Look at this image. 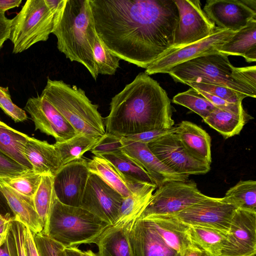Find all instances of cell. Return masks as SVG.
<instances>
[{"label": "cell", "instance_id": "44", "mask_svg": "<svg viewBox=\"0 0 256 256\" xmlns=\"http://www.w3.org/2000/svg\"><path fill=\"white\" fill-rule=\"evenodd\" d=\"M24 224L14 217L10 230L15 240L18 256H26L24 243Z\"/></svg>", "mask_w": 256, "mask_h": 256}, {"label": "cell", "instance_id": "27", "mask_svg": "<svg viewBox=\"0 0 256 256\" xmlns=\"http://www.w3.org/2000/svg\"><path fill=\"white\" fill-rule=\"evenodd\" d=\"M86 164L90 173L100 177L123 198L130 196L140 185L130 184L110 162L102 156H94L92 159H86Z\"/></svg>", "mask_w": 256, "mask_h": 256}, {"label": "cell", "instance_id": "29", "mask_svg": "<svg viewBox=\"0 0 256 256\" xmlns=\"http://www.w3.org/2000/svg\"><path fill=\"white\" fill-rule=\"evenodd\" d=\"M100 156L110 162L130 184L134 185L148 184L156 186L149 174L122 150L103 154Z\"/></svg>", "mask_w": 256, "mask_h": 256}, {"label": "cell", "instance_id": "13", "mask_svg": "<svg viewBox=\"0 0 256 256\" xmlns=\"http://www.w3.org/2000/svg\"><path fill=\"white\" fill-rule=\"evenodd\" d=\"M123 198L119 192L100 177L90 173L81 207L111 225L118 218Z\"/></svg>", "mask_w": 256, "mask_h": 256}, {"label": "cell", "instance_id": "38", "mask_svg": "<svg viewBox=\"0 0 256 256\" xmlns=\"http://www.w3.org/2000/svg\"><path fill=\"white\" fill-rule=\"evenodd\" d=\"M184 84L196 90L212 94L230 103L242 102V100L246 98L245 96L224 86L192 82H186Z\"/></svg>", "mask_w": 256, "mask_h": 256}, {"label": "cell", "instance_id": "46", "mask_svg": "<svg viewBox=\"0 0 256 256\" xmlns=\"http://www.w3.org/2000/svg\"><path fill=\"white\" fill-rule=\"evenodd\" d=\"M14 218L9 212L6 214L0 213V246L4 244L7 238Z\"/></svg>", "mask_w": 256, "mask_h": 256}, {"label": "cell", "instance_id": "21", "mask_svg": "<svg viewBox=\"0 0 256 256\" xmlns=\"http://www.w3.org/2000/svg\"><path fill=\"white\" fill-rule=\"evenodd\" d=\"M176 134L186 150L195 159L210 165L211 138L201 127L187 120L176 126Z\"/></svg>", "mask_w": 256, "mask_h": 256}, {"label": "cell", "instance_id": "52", "mask_svg": "<svg viewBox=\"0 0 256 256\" xmlns=\"http://www.w3.org/2000/svg\"><path fill=\"white\" fill-rule=\"evenodd\" d=\"M8 206L5 198L0 191V212H5ZM0 213L2 214L0 212Z\"/></svg>", "mask_w": 256, "mask_h": 256}, {"label": "cell", "instance_id": "8", "mask_svg": "<svg viewBox=\"0 0 256 256\" xmlns=\"http://www.w3.org/2000/svg\"><path fill=\"white\" fill-rule=\"evenodd\" d=\"M206 196L194 180L167 182L156 188L138 218L173 216Z\"/></svg>", "mask_w": 256, "mask_h": 256}, {"label": "cell", "instance_id": "5", "mask_svg": "<svg viewBox=\"0 0 256 256\" xmlns=\"http://www.w3.org/2000/svg\"><path fill=\"white\" fill-rule=\"evenodd\" d=\"M41 95L44 96L78 133L100 139L106 132L104 118L85 92L61 80L48 78Z\"/></svg>", "mask_w": 256, "mask_h": 256}, {"label": "cell", "instance_id": "22", "mask_svg": "<svg viewBox=\"0 0 256 256\" xmlns=\"http://www.w3.org/2000/svg\"><path fill=\"white\" fill-rule=\"evenodd\" d=\"M144 220H147L164 242L181 256L194 244L190 236V226L174 216H158Z\"/></svg>", "mask_w": 256, "mask_h": 256}, {"label": "cell", "instance_id": "34", "mask_svg": "<svg viewBox=\"0 0 256 256\" xmlns=\"http://www.w3.org/2000/svg\"><path fill=\"white\" fill-rule=\"evenodd\" d=\"M54 196V176L42 175L40 183L32 198L34 208L44 228L48 217Z\"/></svg>", "mask_w": 256, "mask_h": 256}, {"label": "cell", "instance_id": "3", "mask_svg": "<svg viewBox=\"0 0 256 256\" xmlns=\"http://www.w3.org/2000/svg\"><path fill=\"white\" fill-rule=\"evenodd\" d=\"M52 34L57 38L58 50L71 62L84 65L96 80L98 74L92 50L97 34L90 0H66L54 20Z\"/></svg>", "mask_w": 256, "mask_h": 256}, {"label": "cell", "instance_id": "48", "mask_svg": "<svg viewBox=\"0 0 256 256\" xmlns=\"http://www.w3.org/2000/svg\"><path fill=\"white\" fill-rule=\"evenodd\" d=\"M11 20L8 18L5 14L0 13V50L4 42L9 39Z\"/></svg>", "mask_w": 256, "mask_h": 256}, {"label": "cell", "instance_id": "1", "mask_svg": "<svg viewBox=\"0 0 256 256\" xmlns=\"http://www.w3.org/2000/svg\"><path fill=\"white\" fill-rule=\"evenodd\" d=\"M96 34L112 54L146 68L174 46V0H90Z\"/></svg>", "mask_w": 256, "mask_h": 256}, {"label": "cell", "instance_id": "19", "mask_svg": "<svg viewBox=\"0 0 256 256\" xmlns=\"http://www.w3.org/2000/svg\"><path fill=\"white\" fill-rule=\"evenodd\" d=\"M133 256H181L170 247L146 220L138 218L129 234Z\"/></svg>", "mask_w": 256, "mask_h": 256}, {"label": "cell", "instance_id": "20", "mask_svg": "<svg viewBox=\"0 0 256 256\" xmlns=\"http://www.w3.org/2000/svg\"><path fill=\"white\" fill-rule=\"evenodd\" d=\"M22 153L32 166V170L42 175L54 176L63 166L54 144L30 137Z\"/></svg>", "mask_w": 256, "mask_h": 256}, {"label": "cell", "instance_id": "51", "mask_svg": "<svg viewBox=\"0 0 256 256\" xmlns=\"http://www.w3.org/2000/svg\"><path fill=\"white\" fill-rule=\"evenodd\" d=\"M66 256H82V251L76 246L66 248Z\"/></svg>", "mask_w": 256, "mask_h": 256}, {"label": "cell", "instance_id": "53", "mask_svg": "<svg viewBox=\"0 0 256 256\" xmlns=\"http://www.w3.org/2000/svg\"><path fill=\"white\" fill-rule=\"evenodd\" d=\"M82 256H98V255L92 250H88L86 251H82Z\"/></svg>", "mask_w": 256, "mask_h": 256}, {"label": "cell", "instance_id": "28", "mask_svg": "<svg viewBox=\"0 0 256 256\" xmlns=\"http://www.w3.org/2000/svg\"><path fill=\"white\" fill-rule=\"evenodd\" d=\"M156 188L155 185H138L130 196L124 198L118 218L114 223H126L136 220L147 206Z\"/></svg>", "mask_w": 256, "mask_h": 256}, {"label": "cell", "instance_id": "10", "mask_svg": "<svg viewBox=\"0 0 256 256\" xmlns=\"http://www.w3.org/2000/svg\"><path fill=\"white\" fill-rule=\"evenodd\" d=\"M236 209L224 198L206 196L197 203L170 216L190 226L212 228L228 234Z\"/></svg>", "mask_w": 256, "mask_h": 256}, {"label": "cell", "instance_id": "37", "mask_svg": "<svg viewBox=\"0 0 256 256\" xmlns=\"http://www.w3.org/2000/svg\"><path fill=\"white\" fill-rule=\"evenodd\" d=\"M92 51L98 74H114L120 67V59L110 53L98 36Z\"/></svg>", "mask_w": 256, "mask_h": 256}, {"label": "cell", "instance_id": "31", "mask_svg": "<svg viewBox=\"0 0 256 256\" xmlns=\"http://www.w3.org/2000/svg\"><path fill=\"white\" fill-rule=\"evenodd\" d=\"M190 236L193 244L208 256H220L227 234L212 228L190 226Z\"/></svg>", "mask_w": 256, "mask_h": 256}, {"label": "cell", "instance_id": "7", "mask_svg": "<svg viewBox=\"0 0 256 256\" xmlns=\"http://www.w3.org/2000/svg\"><path fill=\"white\" fill-rule=\"evenodd\" d=\"M54 18L45 0H28L11 20L9 39L14 45L12 52L20 53L46 41L53 31Z\"/></svg>", "mask_w": 256, "mask_h": 256}, {"label": "cell", "instance_id": "2", "mask_svg": "<svg viewBox=\"0 0 256 256\" xmlns=\"http://www.w3.org/2000/svg\"><path fill=\"white\" fill-rule=\"evenodd\" d=\"M166 92L144 72L112 98L110 112L104 122L106 132L124 137L170 129L174 124Z\"/></svg>", "mask_w": 256, "mask_h": 256}, {"label": "cell", "instance_id": "49", "mask_svg": "<svg viewBox=\"0 0 256 256\" xmlns=\"http://www.w3.org/2000/svg\"><path fill=\"white\" fill-rule=\"evenodd\" d=\"M22 0H0V13L4 14L5 12L20 6Z\"/></svg>", "mask_w": 256, "mask_h": 256}, {"label": "cell", "instance_id": "45", "mask_svg": "<svg viewBox=\"0 0 256 256\" xmlns=\"http://www.w3.org/2000/svg\"><path fill=\"white\" fill-rule=\"evenodd\" d=\"M24 226V243L26 256H40L34 240L33 232L26 226Z\"/></svg>", "mask_w": 256, "mask_h": 256}, {"label": "cell", "instance_id": "30", "mask_svg": "<svg viewBox=\"0 0 256 256\" xmlns=\"http://www.w3.org/2000/svg\"><path fill=\"white\" fill-rule=\"evenodd\" d=\"M29 138L0 120V153L32 170V166L22 153L24 146Z\"/></svg>", "mask_w": 256, "mask_h": 256}, {"label": "cell", "instance_id": "42", "mask_svg": "<svg viewBox=\"0 0 256 256\" xmlns=\"http://www.w3.org/2000/svg\"><path fill=\"white\" fill-rule=\"evenodd\" d=\"M30 170L0 153V178L16 176Z\"/></svg>", "mask_w": 256, "mask_h": 256}, {"label": "cell", "instance_id": "24", "mask_svg": "<svg viewBox=\"0 0 256 256\" xmlns=\"http://www.w3.org/2000/svg\"><path fill=\"white\" fill-rule=\"evenodd\" d=\"M0 191L5 198L15 218L32 232H42L44 226L34 206L33 198L24 196L0 181Z\"/></svg>", "mask_w": 256, "mask_h": 256}, {"label": "cell", "instance_id": "50", "mask_svg": "<svg viewBox=\"0 0 256 256\" xmlns=\"http://www.w3.org/2000/svg\"><path fill=\"white\" fill-rule=\"evenodd\" d=\"M182 256H208L202 249L194 244L184 252Z\"/></svg>", "mask_w": 256, "mask_h": 256}, {"label": "cell", "instance_id": "12", "mask_svg": "<svg viewBox=\"0 0 256 256\" xmlns=\"http://www.w3.org/2000/svg\"><path fill=\"white\" fill-rule=\"evenodd\" d=\"M150 151L165 165L182 174H204L210 170V165L190 156L175 133L163 136L147 144Z\"/></svg>", "mask_w": 256, "mask_h": 256}, {"label": "cell", "instance_id": "15", "mask_svg": "<svg viewBox=\"0 0 256 256\" xmlns=\"http://www.w3.org/2000/svg\"><path fill=\"white\" fill-rule=\"evenodd\" d=\"M90 174L86 159L82 158L64 165L54 177V188L57 199L64 204L81 207Z\"/></svg>", "mask_w": 256, "mask_h": 256}, {"label": "cell", "instance_id": "4", "mask_svg": "<svg viewBox=\"0 0 256 256\" xmlns=\"http://www.w3.org/2000/svg\"><path fill=\"white\" fill-rule=\"evenodd\" d=\"M176 82H192L224 86L256 98V66L237 68L228 56L218 52L201 56L178 64L168 73Z\"/></svg>", "mask_w": 256, "mask_h": 256}, {"label": "cell", "instance_id": "18", "mask_svg": "<svg viewBox=\"0 0 256 256\" xmlns=\"http://www.w3.org/2000/svg\"><path fill=\"white\" fill-rule=\"evenodd\" d=\"M120 138L122 150L149 174L157 188L169 181L188 180L189 176L178 174L163 164L150 151L147 144Z\"/></svg>", "mask_w": 256, "mask_h": 256}, {"label": "cell", "instance_id": "9", "mask_svg": "<svg viewBox=\"0 0 256 256\" xmlns=\"http://www.w3.org/2000/svg\"><path fill=\"white\" fill-rule=\"evenodd\" d=\"M236 32L216 26L206 38L181 48H172L145 70L148 75L168 74L175 66L194 58L219 52L218 50Z\"/></svg>", "mask_w": 256, "mask_h": 256}, {"label": "cell", "instance_id": "26", "mask_svg": "<svg viewBox=\"0 0 256 256\" xmlns=\"http://www.w3.org/2000/svg\"><path fill=\"white\" fill-rule=\"evenodd\" d=\"M226 56L244 57L248 62L256 60V19L250 20L218 50Z\"/></svg>", "mask_w": 256, "mask_h": 256}, {"label": "cell", "instance_id": "39", "mask_svg": "<svg viewBox=\"0 0 256 256\" xmlns=\"http://www.w3.org/2000/svg\"><path fill=\"white\" fill-rule=\"evenodd\" d=\"M40 256H66V248L42 232H33Z\"/></svg>", "mask_w": 256, "mask_h": 256}, {"label": "cell", "instance_id": "6", "mask_svg": "<svg viewBox=\"0 0 256 256\" xmlns=\"http://www.w3.org/2000/svg\"><path fill=\"white\" fill-rule=\"evenodd\" d=\"M110 226L82 207L64 204L55 196L42 232L66 248L94 243Z\"/></svg>", "mask_w": 256, "mask_h": 256}, {"label": "cell", "instance_id": "14", "mask_svg": "<svg viewBox=\"0 0 256 256\" xmlns=\"http://www.w3.org/2000/svg\"><path fill=\"white\" fill-rule=\"evenodd\" d=\"M30 116L35 130L52 136L56 142L66 141L77 132L43 96L29 98L24 108Z\"/></svg>", "mask_w": 256, "mask_h": 256}, {"label": "cell", "instance_id": "33", "mask_svg": "<svg viewBox=\"0 0 256 256\" xmlns=\"http://www.w3.org/2000/svg\"><path fill=\"white\" fill-rule=\"evenodd\" d=\"M224 198L238 209L256 212V182L240 180L227 190Z\"/></svg>", "mask_w": 256, "mask_h": 256}, {"label": "cell", "instance_id": "41", "mask_svg": "<svg viewBox=\"0 0 256 256\" xmlns=\"http://www.w3.org/2000/svg\"><path fill=\"white\" fill-rule=\"evenodd\" d=\"M122 143L120 136L106 132L90 152L95 156H100L103 154L122 150Z\"/></svg>", "mask_w": 256, "mask_h": 256}, {"label": "cell", "instance_id": "47", "mask_svg": "<svg viewBox=\"0 0 256 256\" xmlns=\"http://www.w3.org/2000/svg\"><path fill=\"white\" fill-rule=\"evenodd\" d=\"M0 256H18L15 240L10 230L6 241L0 246Z\"/></svg>", "mask_w": 256, "mask_h": 256}, {"label": "cell", "instance_id": "25", "mask_svg": "<svg viewBox=\"0 0 256 256\" xmlns=\"http://www.w3.org/2000/svg\"><path fill=\"white\" fill-rule=\"evenodd\" d=\"M252 118L244 108L230 110L216 107L203 120L225 138H228L239 134L245 124Z\"/></svg>", "mask_w": 256, "mask_h": 256}, {"label": "cell", "instance_id": "35", "mask_svg": "<svg viewBox=\"0 0 256 256\" xmlns=\"http://www.w3.org/2000/svg\"><path fill=\"white\" fill-rule=\"evenodd\" d=\"M172 102L188 108L201 116L203 120L216 108L202 94L192 88L174 96Z\"/></svg>", "mask_w": 256, "mask_h": 256}, {"label": "cell", "instance_id": "16", "mask_svg": "<svg viewBox=\"0 0 256 256\" xmlns=\"http://www.w3.org/2000/svg\"><path fill=\"white\" fill-rule=\"evenodd\" d=\"M256 212L236 209L220 256H256Z\"/></svg>", "mask_w": 256, "mask_h": 256}, {"label": "cell", "instance_id": "11", "mask_svg": "<svg viewBox=\"0 0 256 256\" xmlns=\"http://www.w3.org/2000/svg\"><path fill=\"white\" fill-rule=\"evenodd\" d=\"M178 20L174 46L181 48L209 36L216 26L201 8L199 0H174Z\"/></svg>", "mask_w": 256, "mask_h": 256}, {"label": "cell", "instance_id": "40", "mask_svg": "<svg viewBox=\"0 0 256 256\" xmlns=\"http://www.w3.org/2000/svg\"><path fill=\"white\" fill-rule=\"evenodd\" d=\"M0 108L16 122L28 118L25 111L12 102L8 87L0 86Z\"/></svg>", "mask_w": 256, "mask_h": 256}, {"label": "cell", "instance_id": "23", "mask_svg": "<svg viewBox=\"0 0 256 256\" xmlns=\"http://www.w3.org/2000/svg\"><path fill=\"white\" fill-rule=\"evenodd\" d=\"M136 220L110 225L94 242L98 256H133L129 234Z\"/></svg>", "mask_w": 256, "mask_h": 256}, {"label": "cell", "instance_id": "36", "mask_svg": "<svg viewBox=\"0 0 256 256\" xmlns=\"http://www.w3.org/2000/svg\"><path fill=\"white\" fill-rule=\"evenodd\" d=\"M42 176L30 170L16 176L0 178V181L18 192L33 198L40 183Z\"/></svg>", "mask_w": 256, "mask_h": 256}, {"label": "cell", "instance_id": "17", "mask_svg": "<svg viewBox=\"0 0 256 256\" xmlns=\"http://www.w3.org/2000/svg\"><path fill=\"white\" fill-rule=\"evenodd\" d=\"M203 10L216 26L234 32L256 19V10L246 0H208Z\"/></svg>", "mask_w": 256, "mask_h": 256}, {"label": "cell", "instance_id": "32", "mask_svg": "<svg viewBox=\"0 0 256 256\" xmlns=\"http://www.w3.org/2000/svg\"><path fill=\"white\" fill-rule=\"evenodd\" d=\"M99 139H95L80 133L63 142H56L54 146L63 166L82 158L84 154L90 151Z\"/></svg>", "mask_w": 256, "mask_h": 256}, {"label": "cell", "instance_id": "43", "mask_svg": "<svg viewBox=\"0 0 256 256\" xmlns=\"http://www.w3.org/2000/svg\"><path fill=\"white\" fill-rule=\"evenodd\" d=\"M176 131V128L174 126L169 130H150L128 136H124V138L132 141L148 144L163 136L171 133H175Z\"/></svg>", "mask_w": 256, "mask_h": 256}]
</instances>
